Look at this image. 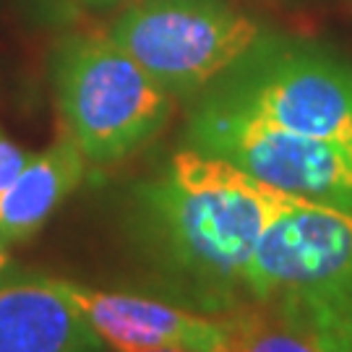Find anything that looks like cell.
Here are the masks:
<instances>
[{"mask_svg":"<svg viewBox=\"0 0 352 352\" xmlns=\"http://www.w3.org/2000/svg\"><path fill=\"white\" fill-rule=\"evenodd\" d=\"M289 201L235 164L186 146L133 186L128 238L170 300L227 318L245 302V269L261 232Z\"/></svg>","mask_w":352,"mask_h":352,"instance_id":"6da1fadb","label":"cell"},{"mask_svg":"<svg viewBox=\"0 0 352 352\" xmlns=\"http://www.w3.org/2000/svg\"><path fill=\"white\" fill-rule=\"evenodd\" d=\"M65 133L91 164L136 154L164 128L173 94L110 34H74L52 60Z\"/></svg>","mask_w":352,"mask_h":352,"instance_id":"7a4b0ae2","label":"cell"},{"mask_svg":"<svg viewBox=\"0 0 352 352\" xmlns=\"http://www.w3.org/2000/svg\"><path fill=\"white\" fill-rule=\"evenodd\" d=\"M107 34L173 97H196L261 42V26L225 0H136Z\"/></svg>","mask_w":352,"mask_h":352,"instance_id":"3957f363","label":"cell"},{"mask_svg":"<svg viewBox=\"0 0 352 352\" xmlns=\"http://www.w3.org/2000/svg\"><path fill=\"white\" fill-rule=\"evenodd\" d=\"M186 141L279 193L352 212V144L289 133L209 94L190 113Z\"/></svg>","mask_w":352,"mask_h":352,"instance_id":"277c9868","label":"cell"},{"mask_svg":"<svg viewBox=\"0 0 352 352\" xmlns=\"http://www.w3.org/2000/svg\"><path fill=\"white\" fill-rule=\"evenodd\" d=\"M206 94L289 133L352 144V68L314 47L261 39Z\"/></svg>","mask_w":352,"mask_h":352,"instance_id":"5b68a950","label":"cell"},{"mask_svg":"<svg viewBox=\"0 0 352 352\" xmlns=\"http://www.w3.org/2000/svg\"><path fill=\"white\" fill-rule=\"evenodd\" d=\"M344 287H352V212L292 199L256 243L243 308Z\"/></svg>","mask_w":352,"mask_h":352,"instance_id":"8992f818","label":"cell"},{"mask_svg":"<svg viewBox=\"0 0 352 352\" xmlns=\"http://www.w3.org/2000/svg\"><path fill=\"white\" fill-rule=\"evenodd\" d=\"M68 292L110 352H151L167 347L232 352L230 318L201 314L170 298L68 282Z\"/></svg>","mask_w":352,"mask_h":352,"instance_id":"52a82bcc","label":"cell"},{"mask_svg":"<svg viewBox=\"0 0 352 352\" xmlns=\"http://www.w3.org/2000/svg\"><path fill=\"white\" fill-rule=\"evenodd\" d=\"M0 352H110L68 292L47 274L0 277Z\"/></svg>","mask_w":352,"mask_h":352,"instance_id":"ba28073f","label":"cell"},{"mask_svg":"<svg viewBox=\"0 0 352 352\" xmlns=\"http://www.w3.org/2000/svg\"><path fill=\"white\" fill-rule=\"evenodd\" d=\"M87 173V157L63 133L45 151L32 154L19 177L0 193V230L11 245H21L50 222L60 204L74 196Z\"/></svg>","mask_w":352,"mask_h":352,"instance_id":"9c48e42d","label":"cell"},{"mask_svg":"<svg viewBox=\"0 0 352 352\" xmlns=\"http://www.w3.org/2000/svg\"><path fill=\"white\" fill-rule=\"evenodd\" d=\"M29 157H32L29 151H24L16 141H11L0 131V193H6V188L19 177L24 164L29 162Z\"/></svg>","mask_w":352,"mask_h":352,"instance_id":"30bf717a","label":"cell"},{"mask_svg":"<svg viewBox=\"0 0 352 352\" xmlns=\"http://www.w3.org/2000/svg\"><path fill=\"white\" fill-rule=\"evenodd\" d=\"M13 266V258H11V243L6 240L3 235V230H0V277H6L8 272H11Z\"/></svg>","mask_w":352,"mask_h":352,"instance_id":"8fae6325","label":"cell"},{"mask_svg":"<svg viewBox=\"0 0 352 352\" xmlns=\"http://www.w3.org/2000/svg\"><path fill=\"white\" fill-rule=\"evenodd\" d=\"M65 3H78V6H89V8H104V6H113L120 0H65Z\"/></svg>","mask_w":352,"mask_h":352,"instance_id":"7c38bea8","label":"cell"},{"mask_svg":"<svg viewBox=\"0 0 352 352\" xmlns=\"http://www.w3.org/2000/svg\"><path fill=\"white\" fill-rule=\"evenodd\" d=\"M151 352H201V350H183V347H167V350H151Z\"/></svg>","mask_w":352,"mask_h":352,"instance_id":"4fadbf2b","label":"cell"}]
</instances>
